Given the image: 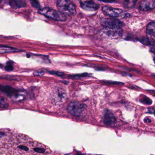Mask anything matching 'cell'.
<instances>
[{
  "instance_id": "cell-1",
  "label": "cell",
  "mask_w": 155,
  "mask_h": 155,
  "mask_svg": "<svg viewBox=\"0 0 155 155\" xmlns=\"http://www.w3.org/2000/svg\"><path fill=\"white\" fill-rule=\"evenodd\" d=\"M59 12L66 16H74L77 13L76 7L70 0H57Z\"/></svg>"
},
{
  "instance_id": "cell-2",
  "label": "cell",
  "mask_w": 155,
  "mask_h": 155,
  "mask_svg": "<svg viewBox=\"0 0 155 155\" xmlns=\"http://www.w3.org/2000/svg\"><path fill=\"white\" fill-rule=\"evenodd\" d=\"M40 14L44 15L47 18H50L57 21H65L66 17L61 14L59 12L53 9L45 8L39 11Z\"/></svg>"
},
{
  "instance_id": "cell-3",
  "label": "cell",
  "mask_w": 155,
  "mask_h": 155,
  "mask_svg": "<svg viewBox=\"0 0 155 155\" xmlns=\"http://www.w3.org/2000/svg\"><path fill=\"white\" fill-rule=\"evenodd\" d=\"M86 106L77 101H72L68 106L67 110L73 116L79 117L81 116L85 110Z\"/></svg>"
},
{
  "instance_id": "cell-4",
  "label": "cell",
  "mask_w": 155,
  "mask_h": 155,
  "mask_svg": "<svg viewBox=\"0 0 155 155\" xmlns=\"http://www.w3.org/2000/svg\"><path fill=\"white\" fill-rule=\"evenodd\" d=\"M102 11L103 13L105 15L114 18L121 17L124 12V11L120 9L115 8L108 6L103 7Z\"/></svg>"
},
{
  "instance_id": "cell-5",
  "label": "cell",
  "mask_w": 155,
  "mask_h": 155,
  "mask_svg": "<svg viewBox=\"0 0 155 155\" xmlns=\"http://www.w3.org/2000/svg\"><path fill=\"white\" fill-rule=\"evenodd\" d=\"M81 8L88 11H94L99 8V5L93 0H80Z\"/></svg>"
},
{
  "instance_id": "cell-6",
  "label": "cell",
  "mask_w": 155,
  "mask_h": 155,
  "mask_svg": "<svg viewBox=\"0 0 155 155\" xmlns=\"http://www.w3.org/2000/svg\"><path fill=\"white\" fill-rule=\"evenodd\" d=\"M101 24L105 28H119L123 26V23L120 21L115 19H105L102 20Z\"/></svg>"
},
{
  "instance_id": "cell-7",
  "label": "cell",
  "mask_w": 155,
  "mask_h": 155,
  "mask_svg": "<svg viewBox=\"0 0 155 155\" xmlns=\"http://www.w3.org/2000/svg\"><path fill=\"white\" fill-rule=\"evenodd\" d=\"M147 38L148 39L150 45L155 46V23L150 22L147 26Z\"/></svg>"
},
{
  "instance_id": "cell-8",
  "label": "cell",
  "mask_w": 155,
  "mask_h": 155,
  "mask_svg": "<svg viewBox=\"0 0 155 155\" xmlns=\"http://www.w3.org/2000/svg\"><path fill=\"white\" fill-rule=\"evenodd\" d=\"M103 32L107 37L113 38H117L121 37L123 34V31L121 28H105L103 29Z\"/></svg>"
},
{
  "instance_id": "cell-9",
  "label": "cell",
  "mask_w": 155,
  "mask_h": 155,
  "mask_svg": "<svg viewBox=\"0 0 155 155\" xmlns=\"http://www.w3.org/2000/svg\"><path fill=\"white\" fill-rule=\"evenodd\" d=\"M155 8V0H142L139 4V9L142 11H149Z\"/></svg>"
},
{
  "instance_id": "cell-10",
  "label": "cell",
  "mask_w": 155,
  "mask_h": 155,
  "mask_svg": "<svg viewBox=\"0 0 155 155\" xmlns=\"http://www.w3.org/2000/svg\"><path fill=\"white\" fill-rule=\"evenodd\" d=\"M117 119L112 112L106 110L104 113V123L106 125H110L116 122Z\"/></svg>"
},
{
  "instance_id": "cell-11",
  "label": "cell",
  "mask_w": 155,
  "mask_h": 155,
  "mask_svg": "<svg viewBox=\"0 0 155 155\" xmlns=\"http://www.w3.org/2000/svg\"><path fill=\"white\" fill-rule=\"evenodd\" d=\"M1 90L3 93L8 95L11 98H12L16 93L18 92V90L10 87V86H1Z\"/></svg>"
},
{
  "instance_id": "cell-12",
  "label": "cell",
  "mask_w": 155,
  "mask_h": 155,
  "mask_svg": "<svg viewBox=\"0 0 155 155\" xmlns=\"http://www.w3.org/2000/svg\"><path fill=\"white\" fill-rule=\"evenodd\" d=\"M9 3L11 7L15 9L24 8L26 6V3L23 0H9Z\"/></svg>"
},
{
  "instance_id": "cell-13",
  "label": "cell",
  "mask_w": 155,
  "mask_h": 155,
  "mask_svg": "<svg viewBox=\"0 0 155 155\" xmlns=\"http://www.w3.org/2000/svg\"><path fill=\"white\" fill-rule=\"evenodd\" d=\"M27 94V92L25 91L18 90V92L12 98V99L15 102H20L25 99Z\"/></svg>"
},
{
  "instance_id": "cell-14",
  "label": "cell",
  "mask_w": 155,
  "mask_h": 155,
  "mask_svg": "<svg viewBox=\"0 0 155 155\" xmlns=\"http://www.w3.org/2000/svg\"><path fill=\"white\" fill-rule=\"evenodd\" d=\"M18 51L17 50L12 48H10L6 46H1V53H4L7 52H14V51Z\"/></svg>"
},
{
  "instance_id": "cell-15",
  "label": "cell",
  "mask_w": 155,
  "mask_h": 155,
  "mask_svg": "<svg viewBox=\"0 0 155 155\" xmlns=\"http://www.w3.org/2000/svg\"><path fill=\"white\" fill-rule=\"evenodd\" d=\"M137 0H124V4L128 8H132L134 7Z\"/></svg>"
},
{
  "instance_id": "cell-16",
  "label": "cell",
  "mask_w": 155,
  "mask_h": 155,
  "mask_svg": "<svg viewBox=\"0 0 155 155\" xmlns=\"http://www.w3.org/2000/svg\"><path fill=\"white\" fill-rule=\"evenodd\" d=\"M140 102L143 104H146V105H151L152 103V100L149 98L147 97H146L143 98L142 99L140 100Z\"/></svg>"
},
{
  "instance_id": "cell-17",
  "label": "cell",
  "mask_w": 155,
  "mask_h": 155,
  "mask_svg": "<svg viewBox=\"0 0 155 155\" xmlns=\"http://www.w3.org/2000/svg\"><path fill=\"white\" fill-rule=\"evenodd\" d=\"M13 68L12 66V64L11 62H9L7 63V66L5 67V70L7 71H11L13 70Z\"/></svg>"
},
{
  "instance_id": "cell-18",
  "label": "cell",
  "mask_w": 155,
  "mask_h": 155,
  "mask_svg": "<svg viewBox=\"0 0 155 155\" xmlns=\"http://www.w3.org/2000/svg\"><path fill=\"white\" fill-rule=\"evenodd\" d=\"M50 74H52V75H56V76H59V77H62L64 75V74L62 72H60V71H49Z\"/></svg>"
},
{
  "instance_id": "cell-19",
  "label": "cell",
  "mask_w": 155,
  "mask_h": 155,
  "mask_svg": "<svg viewBox=\"0 0 155 155\" xmlns=\"http://www.w3.org/2000/svg\"><path fill=\"white\" fill-rule=\"evenodd\" d=\"M34 150L35 152L39 153H44L45 151V150L43 148L36 147L34 149Z\"/></svg>"
},
{
  "instance_id": "cell-20",
  "label": "cell",
  "mask_w": 155,
  "mask_h": 155,
  "mask_svg": "<svg viewBox=\"0 0 155 155\" xmlns=\"http://www.w3.org/2000/svg\"><path fill=\"white\" fill-rule=\"evenodd\" d=\"M31 3L33 7L36 8H39L40 6L37 0H30Z\"/></svg>"
},
{
  "instance_id": "cell-21",
  "label": "cell",
  "mask_w": 155,
  "mask_h": 155,
  "mask_svg": "<svg viewBox=\"0 0 155 155\" xmlns=\"http://www.w3.org/2000/svg\"><path fill=\"white\" fill-rule=\"evenodd\" d=\"M104 83L106 84H108V85H117V84H121L122 83L120 82H117V81H105Z\"/></svg>"
},
{
  "instance_id": "cell-22",
  "label": "cell",
  "mask_w": 155,
  "mask_h": 155,
  "mask_svg": "<svg viewBox=\"0 0 155 155\" xmlns=\"http://www.w3.org/2000/svg\"><path fill=\"white\" fill-rule=\"evenodd\" d=\"M45 73H44V71H35L33 73V74H34V76H43L44 75Z\"/></svg>"
},
{
  "instance_id": "cell-23",
  "label": "cell",
  "mask_w": 155,
  "mask_h": 155,
  "mask_svg": "<svg viewBox=\"0 0 155 155\" xmlns=\"http://www.w3.org/2000/svg\"><path fill=\"white\" fill-rule=\"evenodd\" d=\"M18 148L21 150H25V151H28L29 150V148L28 147H26L25 146H23V145H21V146H18Z\"/></svg>"
},
{
  "instance_id": "cell-24",
  "label": "cell",
  "mask_w": 155,
  "mask_h": 155,
  "mask_svg": "<svg viewBox=\"0 0 155 155\" xmlns=\"http://www.w3.org/2000/svg\"><path fill=\"white\" fill-rule=\"evenodd\" d=\"M98 1L103 2H106V3H111L115 1V0H98Z\"/></svg>"
},
{
  "instance_id": "cell-25",
  "label": "cell",
  "mask_w": 155,
  "mask_h": 155,
  "mask_svg": "<svg viewBox=\"0 0 155 155\" xmlns=\"http://www.w3.org/2000/svg\"><path fill=\"white\" fill-rule=\"evenodd\" d=\"M88 74H80V75H76V76H74L75 78H81V77H87Z\"/></svg>"
},
{
  "instance_id": "cell-26",
  "label": "cell",
  "mask_w": 155,
  "mask_h": 155,
  "mask_svg": "<svg viewBox=\"0 0 155 155\" xmlns=\"http://www.w3.org/2000/svg\"><path fill=\"white\" fill-rule=\"evenodd\" d=\"M148 111L150 113H153L155 116V110L153 109L149 108V109Z\"/></svg>"
},
{
  "instance_id": "cell-27",
  "label": "cell",
  "mask_w": 155,
  "mask_h": 155,
  "mask_svg": "<svg viewBox=\"0 0 155 155\" xmlns=\"http://www.w3.org/2000/svg\"><path fill=\"white\" fill-rule=\"evenodd\" d=\"M144 121H145V122H149V123H150V122H151V120L150 119L146 117L145 118V119H144Z\"/></svg>"
},
{
  "instance_id": "cell-28",
  "label": "cell",
  "mask_w": 155,
  "mask_h": 155,
  "mask_svg": "<svg viewBox=\"0 0 155 155\" xmlns=\"http://www.w3.org/2000/svg\"><path fill=\"white\" fill-rule=\"evenodd\" d=\"M150 51H151V52H152V53H153V54L155 55V57H154V62L155 63V49H152L150 50Z\"/></svg>"
},
{
  "instance_id": "cell-29",
  "label": "cell",
  "mask_w": 155,
  "mask_h": 155,
  "mask_svg": "<svg viewBox=\"0 0 155 155\" xmlns=\"http://www.w3.org/2000/svg\"><path fill=\"white\" fill-rule=\"evenodd\" d=\"M151 76H152V77H153V78H155V75H151Z\"/></svg>"
}]
</instances>
